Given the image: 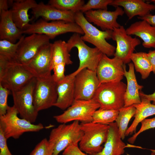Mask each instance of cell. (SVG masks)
<instances>
[{
    "label": "cell",
    "instance_id": "1",
    "mask_svg": "<svg viewBox=\"0 0 155 155\" xmlns=\"http://www.w3.org/2000/svg\"><path fill=\"white\" fill-rule=\"evenodd\" d=\"M75 20L84 32L83 36H81L84 41L92 44L108 57L114 56L116 47L106 40L111 38L113 30H98L87 20L80 11L75 13Z\"/></svg>",
    "mask_w": 155,
    "mask_h": 155
},
{
    "label": "cell",
    "instance_id": "2",
    "mask_svg": "<svg viewBox=\"0 0 155 155\" xmlns=\"http://www.w3.org/2000/svg\"><path fill=\"white\" fill-rule=\"evenodd\" d=\"M18 112L13 106H9L6 113L0 116V129L7 140L10 138H19L23 133L27 132H36L43 129L41 123L33 124L18 116Z\"/></svg>",
    "mask_w": 155,
    "mask_h": 155
},
{
    "label": "cell",
    "instance_id": "3",
    "mask_svg": "<svg viewBox=\"0 0 155 155\" xmlns=\"http://www.w3.org/2000/svg\"><path fill=\"white\" fill-rule=\"evenodd\" d=\"M80 125L83 135L79 142L80 149L90 155L101 152L103 148L102 145L107 139L109 125L91 122L81 123Z\"/></svg>",
    "mask_w": 155,
    "mask_h": 155
},
{
    "label": "cell",
    "instance_id": "4",
    "mask_svg": "<svg viewBox=\"0 0 155 155\" xmlns=\"http://www.w3.org/2000/svg\"><path fill=\"white\" fill-rule=\"evenodd\" d=\"M126 86L122 81L101 84L93 99L99 104V109L119 111L124 105Z\"/></svg>",
    "mask_w": 155,
    "mask_h": 155
},
{
    "label": "cell",
    "instance_id": "5",
    "mask_svg": "<svg viewBox=\"0 0 155 155\" xmlns=\"http://www.w3.org/2000/svg\"><path fill=\"white\" fill-rule=\"evenodd\" d=\"M23 34H37L46 35L51 39L68 32L84 34L81 28L75 22L63 21L48 22L40 19L35 22L28 24L22 30Z\"/></svg>",
    "mask_w": 155,
    "mask_h": 155
},
{
    "label": "cell",
    "instance_id": "6",
    "mask_svg": "<svg viewBox=\"0 0 155 155\" xmlns=\"http://www.w3.org/2000/svg\"><path fill=\"white\" fill-rule=\"evenodd\" d=\"M83 135L80 123L77 121L69 124H61L53 129L48 140L54 145L53 155H59L71 144L79 143Z\"/></svg>",
    "mask_w": 155,
    "mask_h": 155
},
{
    "label": "cell",
    "instance_id": "7",
    "mask_svg": "<svg viewBox=\"0 0 155 155\" xmlns=\"http://www.w3.org/2000/svg\"><path fill=\"white\" fill-rule=\"evenodd\" d=\"M100 107L94 99L89 100H75L72 104L60 115L53 117L61 124L75 121L81 123L92 122L93 115Z\"/></svg>",
    "mask_w": 155,
    "mask_h": 155
},
{
    "label": "cell",
    "instance_id": "8",
    "mask_svg": "<svg viewBox=\"0 0 155 155\" xmlns=\"http://www.w3.org/2000/svg\"><path fill=\"white\" fill-rule=\"evenodd\" d=\"M36 81L34 78L20 89L11 92L13 106L22 118L33 123L37 119L38 112L33 104V94Z\"/></svg>",
    "mask_w": 155,
    "mask_h": 155
},
{
    "label": "cell",
    "instance_id": "9",
    "mask_svg": "<svg viewBox=\"0 0 155 155\" xmlns=\"http://www.w3.org/2000/svg\"><path fill=\"white\" fill-rule=\"evenodd\" d=\"M57 85L52 75L36 78L33 97L34 105L38 112L54 106L57 98Z\"/></svg>",
    "mask_w": 155,
    "mask_h": 155
},
{
    "label": "cell",
    "instance_id": "10",
    "mask_svg": "<svg viewBox=\"0 0 155 155\" xmlns=\"http://www.w3.org/2000/svg\"><path fill=\"white\" fill-rule=\"evenodd\" d=\"M35 77L26 65L10 61L0 73V84L11 92L20 89Z\"/></svg>",
    "mask_w": 155,
    "mask_h": 155
},
{
    "label": "cell",
    "instance_id": "11",
    "mask_svg": "<svg viewBox=\"0 0 155 155\" xmlns=\"http://www.w3.org/2000/svg\"><path fill=\"white\" fill-rule=\"evenodd\" d=\"M70 52L74 47L77 48L79 65L78 69L86 68L96 71L102 54L96 47L91 48L87 45L81 39L80 34L74 33L67 42Z\"/></svg>",
    "mask_w": 155,
    "mask_h": 155
},
{
    "label": "cell",
    "instance_id": "12",
    "mask_svg": "<svg viewBox=\"0 0 155 155\" xmlns=\"http://www.w3.org/2000/svg\"><path fill=\"white\" fill-rule=\"evenodd\" d=\"M100 85L96 71L86 68L80 70L74 78L75 100L93 99Z\"/></svg>",
    "mask_w": 155,
    "mask_h": 155
},
{
    "label": "cell",
    "instance_id": "13",
    "mask_svg": "<svg viewBox=\"0 0 155 155\" xmlns=\"http://www.w3.org/2000/svg\"><path fill=\"white\" fill-rule=\"evenodd\" d=\"M50 39L46 35L37 34H33L25 37L11 62L26 64L42 48L50 43Z\"/></svg>",
    "mask_w": 155,
    "mask_h": 155
},
{
    "label": "cell",
    "instance_id": "14",
    "mask_svg": "<svg viewBox=\"0 0 155 155\" xmlns=\"http://www.w3.org/2000/svg\"><path fill=\"white\" fill-rule=\"evenodd\" d=\"M126 67L119 58L115 57L110 58L102 54L96 70L100 84L121 81Z\"/></svg>",
    "mask_w": 155,
    "mask_h": 155
},
{
    "label": "cell",
    "instance_id": "15",
    "mask_svg": "<svg viewBox=\"0 0 155 155\" xmlns=\"http://www.w3.org/2000/svg\"><path fill=\"white\" fill-rule=\"evenodd\" d=\"M111 38L117 44L114 57L120 59L125 64L130 62L131 55L141 43L139 39L128 34L124 27L121 25L113 30Z\"/></svg>",
    "mask_w": 155,
    "mask_h": 155
},
{
    "label": "cell",
    "instance_id": "16",
    "mask_svg": "<svg viewBox=\"0 0 155 155\" xmlns=\"http://www.w3.org/2000/svg\"><path fill=\"white\" fill-rule=\"evenodd\" d=\"M125 13L124 10L120 7H116L113 11L107 10H90L84 13L85 17L90 23L100 27L103 31L113 30L121 26L117 22L119 16Z\"/></svg>",
    "mask_w": 155,
    "mask_h": 155
},
{
    "label": "cell",
    "instance_id": "17",
    "mask_svg": "<svg viewBox=\"0 0 155 155\" xmlns=\"http://www.w3.org/2000/svg\"><path fill=\"white\" fill-rule=\"evenodd\" d=\"M52 43L45 45L26 65L37 78H44L51 75V52Z\"/></svg>",
    "mask_w": 155,
    "mask_h": 155
},
{
    "label": "cell",
    "instance_id": "18",
    "mask_svg": "<svg viewBox=\"0 0 155 155\" xmlns=\"http://www.w3.org/2000/svg\"><path fill=\"white\" fill-rule=\"evenodd\" d=\"M81 69H77L73 73L66 75L63 80L57 83V98L54 106L64 110L72 104L75 100V77Z\"/></svg>",
    "mask_w": 155,
    "mask_h": 155
},
{
    "label": "cell",
    "instance_id": "19",
    "mask_svg": "<svg viewBox=\"0 0 155 155\" xmlns=\"http://www.w3.org/2000/svg\"><path fill=\"white\" fill-rule=\"evenodd\" d=\"M31 13L32 19L36 20L41 17L46 21L52 20L63 21L75 22V13L71 11H65L58 9L49 4L42 2L38 3L37 6L32 9Z\"/></svg>",
    "mask_w": 155,
    "mask_h": 155
},
{
    "label": "cell",
    "instance_id": "20",
    "mask_svg": "<svg viewBox=\"0 0 155 155\" xmlns=\"http://www.w3.org/2000/svg\"><path fill=\"white\" fill-rule=\"evenodd\" d=\"M109 5L115 7L121 6L128 19L136 16L144 17L155 9V5L146 2L142 0H113Z\"/></svg>",
    "mask_w": 155,
    "mask_h": 155
},
{
    "label": "cell",
    "instance_id": "21",
    "mask_svg": "<svg viewBox=\"0 0 155 155\" xmlns=\"http://www.w3.org/2000/svg\"><path fill=\"white\" fill-rule=\"evenodd\" d=\"M128 71L124 69V76L127 81V85L124 96V105L127 107L141 102L140 95V91L143 86L138 83L134 72V67L133 63H128Z\"/></svg>",
    "mask_w": 155,
    "mask_h": 155
},
{
    "label": "cell",
    "instance_id": "22",
    "mask_svg": "<svg viewBox=\"0 0 155 155\" xmlns=\"http://www.w3.org/2000/svg\"><path fill=\"white\" fill-rule=\"evenodd\" d=\"M127 34L134 35L143 41L142 46L145 48L155 49V27L146 21L142 20L131 24L126 29Z\"/></svg>",
    "mask_w": 155,
    "mask_h": 155
},
{
    "label": "cell",
    "instance_id": "23",
    "mask_svg": "<svg viewBox=\"0 0 155 155\" xmlns=\"http://www.w3.org/2000/svg\"><path fill=\"white\" fill-rule=\"evenodd\" d=\"M106 140L102 151L94 155H122L125 152V144L122 141L115 122L109 125Z\"/></svg>",
    "mask_w": 155,
    "mask_h": 155
},
{
    "label": "cell",
    "instance_id": "24",
    "mask_svg": "<svg viewBox=\"0 0 155 155\" xmlns=\"http://www.w3.org/2000/svg\"><path fill=\"white\" fill-rule=\"evenodd\" d=\"M38 3L34 0H16L13 1L10 10L11 18L16 26L22 29L29 24V10L36 7Z\"/></svg>",
    "mask_w": 155,
    "mask_h": 155
},
{
    "label": "cell",
    "instance_id": "25",
    "mask_svg": "<svg viewBox=\"0 0 155 155\" xmlns=\"http://www.w3.org/2000/svg\"><path fill=\"white\" fill-rule=\"evenodd\" d=\"M0 39L16 43L22 36V30L13 21L10 10L0 13Z\"/></svg>",
    "mask_w": 155,
    "mask_h": 155
},
{
    "label": "cell",
    "instance_id": "26",
    "mask_svg": "<svg viewBox=\"0 0 155 155\" xmlns=\"http://www.w3.org/2000/svg\"><path fill=\"white\" fill-rule=\"evenodd\" d=\"M141 102L140 103L133 105L136 108L134 119L131 125L128 128L125 136L135 132L139 124L150 116L155 115V105L145 98L140 97Z\"/></svg>",
    "mask_w": 155,
    "mask_h": 155
},
{
    "label": "cell",
    "instance_id": "27",
    "mask_svg": "<svg viewBox=\"0 0 155 155\" xmlns=\"http://www.w3.org/2000/svg\"><path fill=\"white\" fill-rule=\"evenodd\" d=\"M67 42L61 40H58L52 44L51 69L57 64L64 63L66 65L72 64Z\"/></svg>",
    "mask_w": 155,
    "mask_h": 155
},
{
    "label": "cell",
    "instance_id": "28",
    "mask_svg": "<svg viewBox=\"0 0 155 155\" xmlns=\"http://www.w3.org/2000/svg\"><path fill=\"white\" fill-rule=\"evenodd\" d=\"M130 59L136 71L141 75L142 79L144 80L148 78L152 71V68L147 53L143 52L133 53L131 56Z\"/></svg>",
    "mask_w": 155,
    "mask_h": 155
},
{
    "label": "cell",
    "instance_id": "29",
    "mask_svg": "<svg viewBox=\"0 0 155 155\" xmlns=\"http://www.w3.org/2000/svg\"><path fill=\"white\" fill-rule=\"evenodd\" d=\"M119 113L115 121L122 139L125 136L128 125L131 118L135 116L136 108L133 105L123 107L119 110Z\"/></svg>",
    "mask_w": 155,
    "mask_h": 155
},
{
    "label": "cell",
    "instance_id": "30",
    "mask_svg": "<svg viewBox=\"0 0 155 155\" xmlns=\"http://www.w3.org/2000/svg\"><path fill=\"white\" fill-rule=\"evenodd\" d=\"M84 2L83 0H50L49 4L58 9L76 13L80 11Z\"/></svg>",
    "mask_w": 155,
    "mask_h": 155
},
{
    "label": "cell",
    "instance_id": "31",
    "mask_svg": "<svg viewBox=\"0 0 155 155\" xmlns=\"http://www.w3.org/2000/svg\"><path fill=\"white\" fill-rule=\"evenodd\" d=\"M119 111L98 109L94 113L92 122L104 125L114 122L119 113Z\"/></svg>",
    "mask_w": 155,
    "mask_h": 155
},
{
    "label": "cell",
    "instance_id": "32",
    "mask_svg": "<svg viewBox=\"0 0 155 155\" xmlns=\"http://www.w3.org/2000/svg\"><path fill=\"white\" fill-rule=\"evenodd\" d=\"M23 35L16 43L6 40H0V55L7 58L11 62L15 57L19 45L25 37Z\"/></svg>",
    "mask_w": 155,
    "mask_h": 155
},
{
    "label": "cell",
    "instance_id": "33",
    "mask_svg": "<svg viewBox=\"0 0 155 155\" xmlns=\"http://www.w3.org/2000/svg\"><path fill=\"white\" fill-rule=\"evenodd\" d=\"M54 148L53 144L44 138L36 145L30 155H53Z\"/></svg>",
    "mask_w": 155,
    "mask_h": 155
},
{
    "label": "cell",
    "instance_id": "34",
    "mask_svg": "<svg viewBox=\"0 0 155 155\" xmlns=\"http://www.w3.org/2000/svg\"><path fill=\"white\" fill-rule=\"evenodd\" d=\"M113 0H89L81 8L80 11L83 13L92 9L107 10L108 6Z\"/></svg>",
    "mask_w": 155,
    "mask_h": 155
},
{
    "label": "cell",
    "instance_id": "35",
    "mask_svg": "<svg viewBox=\"0 0 155 155\" xmlns=\"http://www.w3.org/2000/svg\"><path fill=\"white\" fill-rule=\"evenodd\" d=\"M141 123V126L140 130L128 139V141L129 143L133 144L139 135L143 131L155 128V117L151 119H146Z\"/></svg>",
    "mask_w": 155,
    "mask_h": 155
},
{
    "label": "cell",
    "instance_id": "36",
    "mask_svg": "<svg viewBox=\"0 0 155 155\" xmlns=\"http://www.w3.org/2000/svg\"><path fill=\"white\" fill-rule=\"evenodd\" d=\"M10 91L0 84V116L5 115L9 107L7 100Z\"/></svg>",
    "mask_w": 155,
    "mask_h": 155
},
{
    "label": "cell",
    "instance_id": "37",
    "mask_svg": "<svg viewBox=\"0 0 155 155\" xmlns=\"http://www.w3.org/2000/svg\"><path fill=\"white\" fill-rule=\"evenodd\" d=\"M66 64L61 63L55 65L53 68V74L52 75L53 78L57 83L63 80L66 75L64 74L65 67Z\"/></svg>",
    "mask_w": 155,
    "mask_h": 155
},
{
    "label": "cell",
    "instance_id": "38",
    "mask_svg": "<svg viewBox=\"0 0 155 155\" xmlns=\"http://www.w3.org/2000/svg\"><path fill=\"white\" fill-rule=\"evenodd\" d=\"M78 143H73L67 147L63 152V155H87L79 148Z\"/></svg>",
    "mask_w": 155,
    "mask_h": 155
},
{
    "label": "cell",
    "instance_id": "39",
    "mask_svg": "<svg viewBox=\"0 0 155 155\" xmlns=\"http://www.w3.org/2000/svg\"><path fill=\"white\" fill-rule=\"evenodd\" d=\"M7 140L3 132L0 129V155H13L8 148Z\"/></svg>",
    "mask_w": 155,
    "mask_h": 155
},
{
    "label": "cell",
    "instance_id": "40",
    "mask_svg": "<svg viewBox=\"0 0 155 155\" xmlns=\"http://www.w3.org/2000/svg\"><path fill=\"white\" fill-rule=\"evenodd\" d=\"M155 5V1H153ZM137 18L142 20H144L152 26L155 27V15H153L150 13L143 17H137Z\"/></svg>",
    "mask_w": 155,
    "mask_h": 155
},
{
    "label": "cell",
    "instance_id": "41",
    "mask_svg": "<svg viewBox=\"0 0 155 155\" xmlns=\"http://www.w3.org/2000/svg\"><path fill=\"white\" fill-rule=\"evenodd\" d=\"M147 54L152 66V71L155 74V50H150Z\"/></svg>",
    "mask_w": 155,
    "mask_h": 155
},
{
    "label": "cell",
    "instance_id": "42",
    "mask_svg": "<svg viewBox=\"0 0 155 155\" xmlns=\"http://www.w3.org/2000/svg\"><path fill=\"white\" fill-rule=\"evenodd\" d=\"M140 97L143 98L148 100L152 101V104L155 105V91L152 94H147L141 91L140 92Z\"/></svg>",
    "mask_w": 155,
    "mask_h": 155
},
{
    "label": "cell",
    "instance_id": "43",
    "mask_svg": "<svg viewBox=\"0 0 155 155\" xmlns=\"http://www.w3.org/2000/svg\"><path fill=\"white\" fill-rule=\"evenodd\" d=\"M8 2L7 0H0V13L9 10Z\"/></svg>",
    "mask_w": 155,
    "mask_h": 155
},
{
    "label": "cell",
    "instance_id": "44",
    "mask_svg": "<svg viewBox=\"0 0 155 155\" xmlns=\"http://www.w3.org/2000/svg\"><path fill=\"white\" fill-rule=\"evenodd\" d=\"M152 151L151 154L150 155H155V150H151ZM126 155H130L128 154H127Z\"/></svg>",
    "mask_w": 155,
    "mask_h": 155
}]
</instances>
